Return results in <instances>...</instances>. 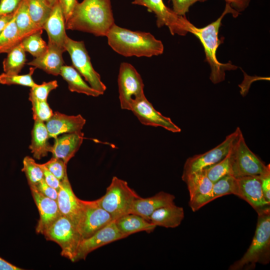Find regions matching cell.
<instances>
[{
    "mask_svg": "<svg viewBox=\"0 0 270 270\" xmlns=\"http://www.w3.org/2000/svg\"><path fill=\"white\" fill-rule=\"evenodd\" d=\"M115 24L110 0H83L76 4L66 29L106 36Z\"/></svg>",
    "mask_w": 270,
    "mask_h": 270,
    "instance_id": "6da1fadb",
    "label": "cell"
},
{
    "mask_svg": "<svg viewBox=\"0 0 270 270\" xmlns=\"http://www.w3.org/2000/svg\"><path fill=\"white\" fill-rule=\"evenodd\" d=\"M106 36L110 47L116 53L126 57L150 58L162 54L164 52L162 41L150 32L132 31L115 24Z\"/></svg>",
    "mask_w": 270,
    "mask_h": 270,
    "instance_id": "7a4b0ae2",
    "label": "cell"
},
{
    "mask_svg": "<svg viewBox=\"0 0 270 270\" xmlns=\"http://www.w3.org/2000/svg\"><path fill=\"white\" fill-rule=\"evenodd\" d=\"M230 14L236 18L240 12L232 8L229 4L226 6L222 15L214 22L208 26L198 28L191 22L188 25L189 32L196 36L201 42L206 55V59L211 68L210 80L214 84H218L224 80L226 70H235L237 67L230 62L223 64L218 62L216 53L218 46L222 42L218 37L222 20L224 16Z\"/></svg>",
    "mask_w": 270,
    "mask_h": 270,
    "instance_id": "3957f363",
    "label": "cell"
},
{
    "mask_svg": "<svg viewBox=\"0 0 270 270\" xmlns=\"http://www.w3.org/2000/svg\"><path fill=\"white\" fill-rule=\"evenodd\" d=\"M270 260V210L258 214L251 244L244 255L229 268L231 270H248L256 263L268 264Z\"/></svg>",
    "mask_w": 270,
    "mask_h": 270,
    "instance_id": "277c9868",
    "label": "cell"
},
{
    "mask_svg": "<svg viewBox=\"0 0 270 270\" xmlns=\"http://www.w3.org/2000/svg\"><path fill=\"white\" fill-rule=\"evenodd\" d=\"M140 197L126 181L114 176L105 194L96 200L115 220L130 213L134 201Z\"/></svg>",
    "mask_w": 270,
    "mask_h": 270,
    "instance_id": "5b68a950",
    "label": "cell"
},
{
    "mask_svg": "<svg viewBox=\"0 0 270 270\" xmlns=\"http://www.w3.org/2000/svg\"><path fill=\"white\" fill-rule=\"evenodd\" d=\"M230 175L238 178L259 176L270 169L248 146L240 131L229 151Z\"/></svg>",
    "mask_w": 270,
    "mask_h": 270,
    "instance_id": "8992f818",
    "label": "cell"
},
{
    "mask_svg": "<svg viewBox=\"0 0 270 270\" xmlns=\"http://www.w3.org/2000/svg\"><path fill=\"white\" fill-rule=\"evenodd\" d=\"M44 235L46 240L60 246L62 256L74 262L82 238L76 227L68 218L61 215Z\"/></svg>",
    "mask_w": 270,
    "mask_h": 270,
    "instance_id": "52a82bcc",
    "label": "cell"
},
{
    "mask_svg": "<svg viewBox=\"0 0 270 270\" xmlns=\"http://www.w3.org/2000/svg\"><path fill=\"white\" fill-rule=\"evenodd\" d=\"M65 49L70 56L73 67L93 89L101 95L104 94L106 87L102 81L100 74L94 68L84 42L74 40L68 36Z\"/></svg>",
    "mask_w": 270,
    "mask_h": 270,
    "instance_id": "ba28073f",
    "label": "cell"
},
{
    "mask_svg": "<svg viewBox=\"0 0 270 270\" xmlns=\"http://www.w3.org/2000/svg\"><path fill=\"white\" fill-rule=\"evenodd\" d=\"M118 84L120 106L122 110H130L134 102L145 96L142 78L130 63L120 64Z\"/></svg>",
    "mask_w": 270,
    "mask_h": 270,
    "instance_id": "9c48e42d",
    "label": "cell"
},
{
    "mask_svg": "<svg viewBox=\"0 0 270 270\" xmlns=\"http://www.w3.org/2000/svg\"><path fill=\"white\" fill-rule=\"evenodd\" d=\"M132 4L144 6L153 12L157 26H167L172 34L185 36L189 32L190 22L185 16H178L167 7L162 0H134Z\"/></svg>",
    "mask_w": 270,
    "mask_h": 270,
    "instance_id": "30bf717a",
    "label": "cell"
},
{
    "mask_svg": "<svg viewBox=\"0 0 270 270\" xmlns=\"http://www.w3.org/2000/svg\"><path fill=\"white\" fill-rule=\"evenodd\" d=\"M80 201L81 214L76 228L82 240L92 236L114 220L111 215L98 204L96 200Z\"/></svg>",
    "mask_w": 270,
    "mask_h": 270,
    "instance_id": "8fae6325",
    "label": "cell"
},
{
    "mask_svg": "<svg viewBox=\"0 0 270 270\" xmlns=\"http://www.w3.org/2000/svg\"><path fill=\"white\" fill-rule=\"evenodd\" d=\"M237 128L215 148L202 154L194 155L186 161L182 175L202 170L218 162L228 154L232 144L240 132Z\"/></svg>",
    "mask_w": 270,
    "mask_h": 270,
    "instance_id": "7c38bea8",
    "label": "cell"
},
{
    "mask_svg": "<svg viewBox=\"0 0 270 270\" xmlns=\"http://www.w3.org/2000/svg\"><path fill=\"white\" fill-rule=\"evenodd\" d=\"M182 178L187 185L190 198L189 204L194 212L212 201L214 184L206 176L204 170L182 175Z\"/></svg>",
    "mask_w": 270,
    "mask_h": 270,
    "instance_id": "4fadbf2b",
    "label": "cell"
},
{
    "mask_svg": "<svg viewBox=\"0 0 270 270\" xmlns=\"http://www.w3.org/2000/svg\"><path fill=\"white\" fill-rule=\"evenodd\" d=\"M130 110L144 125L162 127L174 133L181 132L180 128L170 118L156 110L145 96L134 102Z\"/></svg>",
    "mask_w": 270,
    "mask_h": 270,
    "instance_id": "5bb4252c",
    "label": "cell"
},
{
    "mask_svg": "<svg viewBox=\"0 0 270 270\" xmlns=\"http://www.w3.org/2000/svg\"><path fill=\"white\" fill-rule=\"evenodd\" d=\"M125 238L118 228L114 220L92 236L81 240L74 262L84 260L93 250Z\"/></svg>",
    "mask_w": 270,
    "mask_h": 270,
    "instance_id": "9a60e30c",
    "label": "cell"
},
{
    "mask_svg": "<svg viewBox=\"0 0 270 270\" xmlns=\"http://www.w3.org/2000/svg\"><path fill=\"white\" fill-rule=\"evenodd\" d=\"M238 196L248 203L258 214L270 210V203L264 198L259 176L236 178Z\"/></svg>",
    "mask_w": 270,
    "mask_h": 270,
    "instance_id": "2e32d148",
    "label": "cell"
},
{
    "mask_svg": "<svg viewBox=\"0 0 270 270\" xmlns=\"http://www.w3.org/2000/svg\"><path fill=\"white\" fill-rule=\"evenodd\" d=\"M30 188L40 216L36 231L37 234H44L62 214L56 200L44 196L35 186H30Z\"/></svg>",
    "mask_w": 270,
    "mask_h": 270,
    "instance_id": "e0dca14e",
    "label": "cell"
},
{
    "mask_svg": "<svg viewBox=\"0 0 270 270\" xmlns=\"http://www.w3.org/2000/svg\"><path fill=\"white\" fill-rule=\"evenodd\" d=\"M80 200L73 192L66 176L60 181L56 202L61 214L68 218L76 227L81 214Z\"/></svg>",
    "mask_w": 270,
    "mask_h": 270,
    "instance_id": "ac0fdd59",
    "label": "cell"
},
{
    "mask_svg": "<svg viewBox=\"0 0 270 270\" xmlns=\"http://www.w3.org/2000/svg\"><path fill=\"white\" fill-rule=\"evenodd\" d=\"M43 30H46L48 35V44L66 52L65 43L68 36L66 32L64 17L58 0L54 4Z\"/></svg>",
    "mask_w": 270,
    "mask_h": 270,
    "instance_id": "d6986e66",
    "label": "cell"
},
{
    "mask_svg": "<svg viewBox=\"0 0 270 270\" xmlns=\"http://www.w3.org/2000/svg\"><path fill=\"white\" fill-rule=\"evenodd\" d=\"M86 122L80 114L68 116L55 112L45 124L50 138H55L62 134L81 132Z\"/></svg>",
    "mask_w": 270,
    "mask_h": 270,
    "instance_id": "ffe728a7",
    "label": "cell"
},
{
    "mask_svg": "<svg viewBox=\"0 0 270 270\" xmlns=\"http://www.w3.org/2000/svg\"><path fill=\"white\" fill-rule=\"evenodd\" d=\"M84 138L81 132L62 134L54 138L50 152L52 157L62 160L66 164L79 150Z\"/></svg>",
    "mask_w": 270,
    "mask_h": 270,
    "instance_id": "44dd1931",
    "label": "cell"
},
{
    "mask_svg": "<svg viewBox=\"0 0 270 270\" xmlns=\"http://www.w3.org/2000/svg\"><path fill=\"white\" fill-rule=\"evenodd\" d=\"M174 196L162 191L150 197H140L134 201L130 213L138 214L150 221V217L155 210L174 203Z\"/></svg>",
    "mask_w": 270,
    "mask_h": 270,
    "instance_id": "7402d4cb",
    "label": "cell"
},
{
    "mask_svg": "<svg viewBox=\"0 0 270 270\" xmlns=\"http://www.w3.org/2000/svg\"><path fill=\"white\" fill-rule=\"evenodd\" d=\"M64 52L56 47L48 44V48L44 53L35 58L27 64L40 68L50 74L60 75L64 64L62 58Z\"/></svg>",
    "mask_w": 270,
    "mask_h": 270,
    "instance_id": "603a6c76",
    "label": "cell"
},
{
    "mask_svg": "<svg viewBox=\"0 0 270 270\" xmlns=\"http://www.w3.org/2000/svg\"><path fill=\"white\" fill-rule=\"evenodd\" d=\"M184 216V208L173 203L155 210L150 217V222L156 226L175 228L180 224Z\"/></svg>",
    "mask_w": 270,
    "mask_h": 270,
    "instance_id": "cb8c5ba5",
    "label": "cell"
},
{
    "mask_svg": "<svg viewBox=\"0 0 270 270\" xmlns=\"http://www.w3.org/2000/svg\"><path fill=\"white\" fill-rule=\"evenodd\" d=\"M114 222L120 232L126 238L132 234L142 231L151 232L156 227L143 217L132 213L121 216L115 220Z\"/></svg>",
    "mask_w": 270,
    "mask_h": 270,
    "instance_id": "d4e9b609",
    "label": "cell"
},
{
    "mask_svg": "<svg viewBox=\"0 0 270 270\" xmlns=\"http://www.w3.org/2000/svg\"><path fill=\"white\" fill-rule=\"evenodd\" d=\"M49 138L44 122L34 120L32 131L31 144L29 148L35 158L40 160L50 152L52 146L48 142Z\"/></svg>",
    "mask_w": 270,
    "mask_h": 270,
    "instance_id": "484cf974",
    "label": "cell"
},
{
    "mask_svg": "<svg viewBox=\"0 0 270 270\" xmlns=\"http://www.w3.org/2000/svg\"><path fill=\"white\" fill-rule=\"evenodd\" d=\"M60 75L68 82V89L72 92L84 94L94 97L101 95L86 83L80 73L72 66L64 65Z\"/></svg>",
    "mask_w": 270,
    "mask_h": 270,
    "instance_id": "4316f807",
    "label": "cell"
},
{
    "mask_svg": "<svg viewBox=\"0 0 270 270\" xmlns=\"http://www.w3.org/2000/svg\"><path fill=\"white\" fill-rule=\"evenodd\" d=\"M23 39L19 34L16 23L14 12L12 20L0 34V54H8L20 44Z\"/></svg>",
    "mask_w": 270,
    "mask_h": 270,
    "instance_id": "83f0119b",
    "label": "cell"
},
{
    "mask_svg": "<svg viewBox=\"0 0 270 270\" xmlns=\"http://www.w3.org/2000/svg\"><path fill=\"white\" fill-rule=\"evenodd\" d=\"M15 21L19 34L23 38L40 30H42L38 28L34 24L29 14L26 0H22L16 10Z\"/></svg>",
    "mask_w": 270,
    "mask_h": 270,
    "instance_id": "f1b7e54d",
    "label": "cell"
},
{
    "mask_svg": "<svg viewBox=\"0 0 270 270\" xmlns=\"http://www.w3.org/2000/svg\"><path fill=\"white\" fill-rule=\"evenodd\" d=\"M29 14L34 26L43 30L52 6L46 0H26Z\"/></svg>",
    "mask_w": 270,
    "mask_h": 270,
    "instance_id": "f546056e",
    "label": "cell"
},
{
    "mask_svg": "<svg viewBox=\"0 0 270 270\" xmlns=\"http://www.w3.org/2000/svg\"><path fill=\"white\" fill-rule=\"evenodd\" d=\"M26 61V51L20 44L8 53L2 62L4 72L7 74H18Z\"/></svg>",
    "mask_w": 270,
    "mask_h": 270,
    "instance_id": "4dcf8cb0",
    "label": "cell"
},
{
    "mask_svg": "<svg viewBox=\"0 0 270 270\" xmlns=\"http://www.w3.org/2000/svg\"><path fill=\"white\" fill-rule=\"evenodd\" d=\"M42 30H40L27 36L20 42L24 50L34 58L42 55L48 48V44L42 37Z\"/></svg>",
    "mask_w": 270,
    "mask_h": 270,
    "instance_id": "1f68e13d",
    "label": "cell"
},
{
    "mask_svg": "<svg viewBox=\"0 0 270 270\" xmlns=\"http://www.w3.org/2000/svg\"><path fill=\"white\" fill-rule=\"evenodd\" d=\"M238 189L236 178L226 175L214 183L212 190V201L218 198L227 195L238 196Z\"/></svg>",
    "mask_w": 270,
    "mask_h": 270,
    "instance_id": "d6a6232c",
    "label": "cell"
},
{
    "mask_svg": "<svg viewBox=\"0 0 270 270\" xmlns=\"http://www.w3.org/2000/svg\"><path fill=\"white\" fill-rule=\"evenodd\" d=\"M22 171L25 174L30 186H36L44 178L43 170L40 164L30 156H26L24 158Z\"/></svg>",
    "mask_w": 270,
    "mask_h": 270,
    "instance_id": "836d02e7",
    "label": "cell"
},
{
    "mask_svg": "<svg viewBox=\"0 0 270 270\" xmlns=\"http://www.w3.org/2000/svg\"><path fill=\"white\" fill-rule=\"evenodd\" d=\"M203 170H204L206 176L213 184L224 176L230 175L229 152L221 160Z\"/></svg>",
    "mask_w": 270,
    "mask_h": 270,
    "instance_id": "e575fe53",
    "label": "cell"
},
{
    "mask_svg": "<svg viewBox=\"0 0 270 270\" xmlns=\"http://www.w3.org/2000/svg\"><path fill=\"white\" fill-rule=\"evenodd\" d=\"M36 68H30V72L26 74H10L4 72L0 74V83L2 84H18L32 88L37 84L32 78Z\"/></svg>",
    "mask_w": 270,
    "mask_h": 270,
    "instance_id": "d590c367",
    "label": "cell"
},
{
    "mask_svg": "<svg viewBox=\"0 0 270 270\" xmlns=\"http://www.w3.org/2000/svg\"><path fill=\"white\" fill-rule=\"evenodd\" d=\"M32 104L33 118L46 122L52 116L54 112L49 106L47 100H41L29 96Z\"/></svg>",
    "mask_w": 270,
    "mask_h": 270,
    "instance_id": "8d00e7d4",
    "label": "cell"
},
{
    "mask_svg": "<svg viewBox=\"0 0 270 270\" xmlns=\"http://www.w3.org/2000/svg\"><path fill=\"white\" fill-rule=\"evenodd\" d=\"M58 86L56 80H52L48 82H44L41 84H36L31 88L29 96L34 98L41 100H47L50 92L57 88Z\"/></svg>",
    "mask_w": 270,
    "mask_h": 270,
    "instance_id": "74e56055",
    "label": "cell"
},
{
    "mask_svg": "<svg viewBox=\"0 0 270 270\" xmlns=\"http://www.w3.org/2000/svg\"><path fill=\"white\" fill-rule=\"evenodd\" d=\"M42 164L60 181L68 176L66 172L67 164L61 159L52 157L48 161Z\"/></svg>",
    "mask_w": 270,
    "mask_h": 270,
    "instance_id": "f35d334b",
    "label": "cell"
},
{
    "mask_svg": "<svg viewBox=\"0 0 270 270\" xmlns=\"http://www.w3.org/2000/svg\"><path fill=\"white\" fill-rule=\"evenodd\" d=\"M172 4L173 11L178 15L185 16L190 7L198 2L206 0H170Z\"/></svg>",
    "mask_w": 270,
    "mask_h": 270,
    "instance_id": "ab89813d",
    "label": "cell"
},
{
    "mask_svg": "<svg viewBox=\"0 0 270 270\" xmlns=\"http://www.w3.org/2000/svg\"><path fill=\"white\" fill-rule=\"evenodd\" d=\"M22 0H0V14L14 12Z\"/></svg>",
    "mask_w": 270,
    "mask_h": 270,
    "instance_id": "60d3db41",
    "label": "cell"
},
{
    "mask_svg": "<svg viewBox=\"0 0 270 270\" xmlns=\"http://www.w3.org/2000/svg\"><path fill=\"white\" fill-rule=\"evenodd\" d=\"M35 187L39 192L44 196L56 201L58 192L48 186L44 178Z\"/></svg>",
    "mask_w": 270,
    "mask_h": 270,
    "instance_id": "b9f144b4",
    "label": "cell"
},
{
    "mask_svg": "<svg viewBox=\"0 0 270 270\" xmlns=\"http://www.w3.org/2000/svg\"><path fill=\"white\" fill-rule=\"evenodd\" d=\"M264 196L270 203V169L259 176Z\"/></svg>",
    "mask_w": 270,
    "mask_h": 270,
    "instance_id": "7bdbcfd3",
    "label": "cell"
},
{
    "mask_svg": "<svg viewBox=\"0 0 270 270\" xmlns=\"http://www.w3.org/2000/svg\"><path fill=\"white\" fill-rule=\"evenodd\" d=\"M44 173V179L50 186L56 189L58 192L60 186V180L52 174L43 164H40Z\"/></svg>",
    "mask_w": 270,
    "mask_h": 270,
    "instance_id": "ee69618b",
    "label": "cell"
},
{
    "mask_svg": "<svg viewBox=\"0 0 270 270\" xmlns=\"http://www.w3.org/2000/svg\"><path fill=\"white\" fill-rule=\"evenodd\" d=\"M58 1L62 11L66 22L72 15L75 6L78 2L77 0H58Z\"/></svg>",
    "mask_w": 270,
    "mask_h": 270,
    "instance_id": "f6af8a7d",
    "label": "cell"
},
{
    "mask_svg": "<svg viewBox=\"0 0 270 270\" xmlns=\"http://www.w3.org/2000/svg\"><path fill=\"white\" fill-rule=\"evenodd\" d=\"M231 7L240 12L244 10L249 5L250 0H224Z\"/></svg>",
    "mask_w": 270,
    "mask_h": 270,
    "instance_id": "bcb514c9",
    "label": "cell"
},
{
    "mask_svg": "<svg viewBox=\"0 0 270 270\" xmlns=\"http://www.w3.org/2000/svg\"><path fill=\"white\" fill-rule=\"evenodd\" d=\"M14 12L9 14H0V34L12 20L14 16Z\"/></svg>",
    "mask_w": 270,
    "mask_h": 270,
    "instance_id": "7dc6e473",
    "label": "cell"
},
{
    "mask_svg": "<svg viewBox=\"0 0 270 270\" xmlns=\"http://www.w3.org/2000/svg\"><path fill=\"white\" fill-rule=\"evenodd\" d=\"M20 268L9 262L0 256V270H22Z\"/></svg>",
    "mask_w": 270,
    "mask_h": 270,
    "instance_id": "c3c4849f",
    "label": "cell"
},
{
    "mask_svg": "<svg viewBox=\"0 0 270 270\" xmlns=\"http://www.w3.org/2000/svg\"><path fill=\"white\" fill-rule=\"evenodd\" d=\"M48 2V4L52 6H54V4H55V2L58 0H46Z\"/></svg>",
    "mask_w": 270,
    "mask_h": 270,
    "instance_id": "681fc988",
    "label": "cell"
},
{
    "mask_svg": "<svg viewBox=\"0 0 270 270\" xmlns=\"http://www.w3.org/2000/svg\"></svg>",
    "mask_w": 270,
    "mask_h": 270,
    "instance_id": "f907efd6",
    "label": "cell"
}]
</instances>
